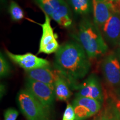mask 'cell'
I'll use <instances>...</instances> for the list:
<instances>
[{
    "instance_id": "cell-1",
    "label": "cell",
    "mask_w": 120,
    "mask_h": 120,
    "mask_svg": "<svg viewBox=\"0 0 120 120\" xmlns=\"http://www.w3.org/2000/svg\"><path fill=\"white\" fill-rule=\"evenodd\" d=\"M91 62L85 49L76 41H68L60 46L55 54L54 66L76 89L75 82L83 79L91 68Z\"/></svg>"
},
{
    "instance_id": "cell-2",
    "label": "cell",
    "mask_w": 120,
    "mask_h": 120,
    "mask_svg": "<svg viewBox=\"0 0 120 120\" xmlns=\"http://www.w3.org/2000/svg\"><path fill=\"white\" fill-rule=\"evenodd\" d=\"M76 38L90 59L101 57L109 50L100 28L90 18L85 17L80 21Z\"/></svg>"
},
{
    "instance_id": "cell-3",
    "label": "cell",
    "mask_w": 120,
    "mask_h": 120,
    "mask_svg": "<svg viewBox=\"0 0 120 120\" xmlns=\"http://www.w3.org/2000/svg\"><path fill=\"white\" fill-rule=\"evenodd\" d=\"M17 100L21 111L27 120H42L49 117V111L27 88L19 91Z\"/></svg>"
},
{
    "instance_id": "cell-4",
    "label": "cell",
    "mask_w": 120,
    "mask_h": 120,
    "mask_svg": "<svg viewBox=\"0 0 120 120\" xmlns=\"http://www.w3.org/2000/svg\"><path fill=\"white\" fill-rule=\"evenodd\" d=\"M26 88L29 90L40 103L49 111L56 98L54 86L33 80L27 77L26 81Z\"/></svg>"
},
{
    "instance_id": "cell-5",
    "label": "cell",
    "mask_w": 120,
    "mask_h": 120,
    "mask_svg": "<svg viewBox=\"0 0 120 120\" xmlns=\"http://www.w3.org/2000/svg\"><path fill=\"white\" fill-rule=\"evenodd\" d=\"M101 68L107 85L113 89L120 87V61L116 52H111L105 57Z\"/></svg>"
},
{
    "instance_id": "cell-6",
    "label": "cell",
    "mask_w": 120,
    "mask_h": 120,
    "mask_svg": "<svg viewBox=\"0 0 120 120\" xmlns=\"http://www.w3.org/2000/svg\"><path fill=\"white\" fill-rule=\"evenodd\" d=\"M102 105L94 99L76 96L72 103L75 120H86L96 115L101 109Z\"/></svg>"
},
{
    "instance_id": "cell-7",
    "label": "cell",
    "mask_w": 120,
    "mask_h": 120,
    "mask_svg": "<svg viewBox=\"0 0 120 120\" xmlns=\"http://www.w3.org/2000/svg\"><path fill=\"white\" fill-rule=\"evenodd\" d=\"M78 92L76 96L94 99L103 104L104 96L101 82L95 74L90 75L82 83L76 88Z\"/></svg>"
},
{
    "instance_id": "cell-8",
    "label": "cell",
    "mask_w": 120,
    "mask_h": 120,
    "mask_svg": "<svg viewBox=\"0 0 120 120\" xmlns=\"http://www.w3.org/2000/svg\"><path fill=\"white\" fill-rule=\"evenodd\" d=\"M5 52L7 57L13 62L26 71L42 67H50V64L48 60L38 57L29 52L23 55H17L12 53L7 49L5 50Z\"/></svg>"
},
{
    "instance_id": "cell-9",
    "label": "cell",
    "mask_w": 120,
    "mask_h": 120,
    "mask_svg": "<svg viewBox=\"0 0 120 120\" xmlns=\"http://www.w3.org/2000/svg\"><path fill=\"white\" fill-rule=\"evenodd\" d=\"M101 28L103 38L106 42L113 47L119 45L120 12H115Z\"/></svg>"
},
{
    "instance_id": "cell-10",
    "label": "cell",
    "mask_w": 120,
    "mask_h": 120,
    "mask_svg": "<svg viewBox=\"0 0 120 120\" xmlns=\"http://www.w3.org/2000/svg\"><path fill=\"white\" fill-rule=\"evenodd\" d=\"M94 21L101 28L115 12L113 3L111 0H92Z\"/></svg>"
},
{
    "instance_id": "cell-11",
    "label": "cell",
    "mask_w": 120,
    "mask_h": 120,
    "mask_svg": "<svg viewBox=\"0 0 120 120\" xmlns=\"http://www.w3.org/2000/svg\"><path fill=\"white\" fill-rule=\"evenodd\" d=\"M26 73L28 78L53 86L56 81L64 76L56 68L53 70L51 67L34 69L26 71Z\"/></svg>"
},
{
    "instance_id": "cell-12",
    "label": "cell",
    "mask_w": 120,
    "mask_h": 120,
    "mask_svg": "<svg viewBox=\"0 0 120 120\" xmlns=\"http://www.w3.org/2000/svg\"><path fill=\"white\" fill-rule=\"evenodd\" d=\"M49 17L63 28H70L72 25L71 10L64 0Z\"/></svg>"
},
{
    "instance_id": "cell-13",
    "label": "cell",
    "mask_w": 120,
    "mask_h": 120,
    "mask_svg": "<svg viewBox=\"0 0 120 120\" xmlns=\"http://www.w3.org/2000/svg\"><path fill=\"white\" fill-rule=\"evenodd\" d=\"M51 21V17L47 14H45V21L41 25L42 35L40 39L39 49H42L48 45L57 41V34L54 32Z\"/></svg>"
},
{
    "instance_id": "cell-14",
    "label": "cell",
    "mask_w": 120,
    "mask_h": 120,
    "mask_svg": "<svg viewBox=\"0 0 120 120\" xmlns=\"http://www.w3.org/2000/svg\"><path fill=\"white\" fill-rule=\"evenodd\" d=\"M70 83L64 76L60 77L54 85L55 97L60 101H67L70 98L72 92L69 86Z\"/></svg>"
},
{
    "instance_id": "cell-15",
    "label": "cell",
    "mask_w": 120,
    "mask_h": 120,
    "mask_svg": "<svg viewBox=\"0 0 120 120\" xmlns=\"http://www.w3.org/2000/svg\"><path fill=\"white\" fill-rule=\"evenodd\" d=\"M93 120H120V112L109 100Z\"/></svg>"
},
{
    "instance_id": "cell-16",
    "label": "cell",
    "mask_w": 120,
    "mask_h": 120,
    "mask_svg": "<svg viewBox=\"0 0 120 120\" xmlns=\"http://www.w3.org/2000/svg\"><path fill=\"white\" fill-rule=\"evenodd\" d=\"M68 2L77 15L86 16L92 11V0H68Z\"/></svg>"
},
{
    "instance_id": "cell-17",
    "label": "cell",
    "mask_w": 120,
    "mask_h": 120,
    "mask_svg": "<svg viewBox=\"0 0 120 120\" xmlns=\"http://www.w3.org/2000/svg\"><path fill=\"white\" fill-rule=\"evenodd\" d=\"M45 14L50 16L64 0H34Z\"/></svg>"
},
{
    "instance_id": "cell-18",
    "label": "cell",
    "mask_w": 120,
    "mask_h": 120,
    "mask_svg": "<svg viewBox=\"0 0 120 120\" xmlns=\"http://www.w3.org/2000/svg\"><path fill=\"white\" fill-rule=\"evenodd\" d=\"M8 12L11 19L14 21H19L25 17V13L17 2L11 1L10 4Z\"/></svg>"
},
{
    "instance_id": "cell-19",
    "label": "cell",
    "mask_w": 120,
    "mask_h": 120,
    "mask_svg": "<svg viewBox=\"0 0 120 120\" xmlns=\"http://www.w3.org/2000/svg\"><path fill=\"white\" fill-rule=\"evenodd\" d=\"M11 72V67L6 58L2 53L0 54V77L1 78L8 76Z\"/></svg>"
},
{
    "instance_id": "cell-20",
    "label": "cell",
    "mask_w": 120,
    "mask_h": 120,
    "mask_svg": "<svg viewBox=\"0 0 120 120\" xmlns=\"http://www.w3.org/2000/svg\"><path fill=\"white\" fill-rule=\"evenodd\" d=\"M62 120H75V113L73 106L68 103L63 115Z\"/></svg>"
},
{
    "instance_id": "cell-21",
    "label": "cell",
    "mask_w": 120,
    "mask_h": 120,
    "mask_svg": "<svg viewBox=\"0 0 120 120\" xmlns=\"http://www.w3.org/2000/svg\"><path fill=\"white\" fill-rule=\"evenodd\" d=\"M111 100L120 112V87L113 90L112 98Z\"/></svg>"
},
{
    "instance_id": "cell-22",
    "label": "cell",
    "mask_w": 120,
    "mask_h": 120,
    "mask_svg": "<svg viewBox=\"0 0 120 120\" xmlns=\"http://www.w3.org/2000/svg\"><path fill=\"white\" fill-rule=\"evenodd\" d=\"M19 116V112L16 109L10 108L4 113V120H16Z\"/></svg>"
},
{
    "instance_id": "cell-23",
    "label": "cell",
    "mask_w": 120,
    "mask_h": 120,
    "mask_svg": "<svg viewBox=\"0 0 120 120\" xmlns=\"http://www.w3.org/2000/svg\"><path fill=\"white\" fill-rule=\"evenodd\" d=\"M113 3L115 12H120V0H116L115 1H112Z\"/></svg>"
},
{
    "instance_id": "cell-24",
    "label": "cell",
    "mask_w": 120,
    "mask_h": 120,
    "mask_svg": "<svg viewBox=\"0 0 120 120\" xmlns=\"http://www.w3.org/2000/svg\"><path fill=\"white\" fill-rule=\"evenodd\" d=\"M116 53L117 54V56L118 57V58H119L120 61V49H118V51L116 52Z\"/></svg>"
},
{
    "instance_id": "cell-25",
    "label": "cell",
    "mask_w": 120,
    "mask_h": 120,
    "mask_svg": "<svg viewBox=\"0 0 120 120\" xmlns=\"http://www.w3.org/2000/svg\"><path fill=\"white\" fill-rule=\"evenodd\" d=\"M42 120H49V117H47V118H45V119H43Z\"/></svg>"
},
{
    "instance_id": "cell-26",
    "label": "cell",
    "mask_w": 120,
    "mask_h": 120,
    "mask_svg": "<svg viewBox=\"0 0 120 120\" xmlns=\"http://www.w3.org/2000/svg\"><path fill=\"white\" fill-rule=\"evenodd\" d=\"M111 1H116V0H111Z\"/></svg>"
},
{
    "instance_id": "cell-27",
    "label": "cell",
    "mask_w": 120,
    "mask_h": 120,
    "mask_svg": "<svg viewBox=\"0 0 120 120\" xmlns=\"http://www.w3.org/2000/svg\"><path fill=\"white\" fill-rule=\"evenodd\" d=\"M119 46H120V43H119Z\"/></svg>"
}]
</instances>
